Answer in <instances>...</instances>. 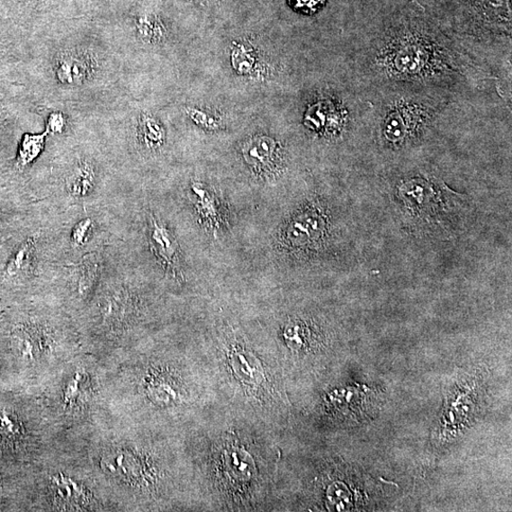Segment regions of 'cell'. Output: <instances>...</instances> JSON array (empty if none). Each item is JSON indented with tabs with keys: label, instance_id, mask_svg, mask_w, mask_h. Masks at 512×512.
<instances>
[{
	"label": "cell",
	"instance_id": "cell-1",
	"mask_svg": "<svg viewBox=\"0 0 512 512\" xmlns=\"http://www.w3.org/2000/svg\"><path fill=\"white\" fill-rule=\"evenodd\" d=\"M363 75L380 86L411 85L447 94L498 79L416 0L393 13L367 44Z\"/></svg>",
	"mask_w": 512,
	"mask_h": 512
},
{
	"label": "cell",
	"instance_id": "cell-2",
	"mask_svg": "<svg viewBox=\"0 0 512 512\" xmlns=\"http://www.w3.org/2000/svg\"><path fill=\"white\" fill-rule=\"evenodd\" d=\"M202 491L217 509L260 510L272 497L278 461L253 421L231 418L202 435Z\"/></svg>",
	"mask_w": 512,
	"mask_h": 512
},
{
	"label": "cell",
	"instance_id": "cell-3",
	"mask_svg": "<svg viewBox=\"0 0 512 512\" xmlns=\"http://www.w3.org/2000/svg\"><path fill=\"white\" fill-rule=\"evenodd\" d=\"M211 364L226 394L248 418L272 422L288 409L283 368L241 333L232 328L222 332Z\"/></svg>",
	"mask_w": 512,
	"mask_h": 512
},
{
	"label": "cell",
	"instance_id": "cell-4",
	"mask_svg": "<svg viewBox=\"0 0 512 512\" xmlns=\"http://www.w3.org/2000/svg\"><path fill=\"white\" fill-rule=\"evenodd\" d=\"M384 87L374 120L382 142L400 149L425 136L439 119L449 101V94L411 85Z\"/></svg>",
	"mask_w": 512,
	"mask_h": 512
},
{
	"label": "cell",
	"instance_id": "cell-5",
	"mask_svg": "<svg viewBox=\"0 0 512 512\" xmlns=\"http://www.w3.org/2000/svg\"><path fill=\"white\" fill-rule=\"evenodd\" d=\"M456 42L467 47L501 46L510 50L511 0H454ZM468 51V50H467ZM469 52V51H468Z\"/></svg>",
	"mask_w": 512,
	"mask_h": 512
},
{
	"label": "cell",
	"instance_id": "cell-6",
	"mask_svg": "<svg viewBox=\"0 0 512 512\" xmlns=\"http://www.w3.org/2000/svg\"><path fill=\"white\" fill-rule=\"evenodd\" d=\"M149 243L152 251L166 270L175 277H182L180 247L169 229L153 215L149 219Z\"/></svg>",
	"mask_w": 512,
	"mask_h": 512
},
{
	"label": "cell",
	"instance_id": "cell-7",
	"mask_svg": "<svg viewBox=\"0 0 512 512\" xmlns=\"http://www.w3.org/2000/svg\"><path fill=\"white\" fill-rule=\"evenodd\" d=\"M168 373L161 370L148 377V392L155 403L175 406L198 399L192 397L190 386L182 376Z\"/></svg>",
	"mask_w": 512,
	"mask_h": 512
},
{
	"label": "cell",
	"instance_id": "cell-8",
	"mask_svg": "<svg viewBox=\"0 0 512 512\" xmlns=\"http://www.w3.org/2000/svg\"><path fill=\"white\" fill-rule=\"evenodd\" d=\"M90 63L85 58L64 54L58 60L57 76L64 85H81L91 73Z\"/></svg>",
	"mask_w": 512,
	"mask_h": 512
},
{
	"label": "cell",
	"instance_id": "cell-9",
	"mask_svg": "<svg viewBox=\"0 0 512 512\" xmlns=\"http://www.w3.org/2000/svg\"><path fill=\"white\" fill-rule=\"evenodd\" d=\"M96 184L95 167L90 162L79 164L66 182L67 192L76 198H84L94 191Z\"/></svg>",
	"mask_w": 512,
	"mask_h": 512
},
{
	"label": "cell",
	"instance_id": "cell-10",
	"mask_svg": "<svg viewBox=\"0 0 512 512\" xmlns=\"http://www.w3.org/2000/svg\"><path fill=\"white\" fill-rule=\"evenodd\" d=\"M275 147L269 139H258L247 145L244 155L247 162L256 168H266L274 160Z\"/></svg>",
	"mask_w": 512,
	"mask_h": 512
},
{
	"label": "cell",
	"instance_id": "cell-11",
	"mask_svg": "<svg viewBox=\"0 0 512 512\" xmlns=\"http://www.w3.org/2000/svg\"><path fill=\"white\" fill-rule=\"evenodd\" d=\"M49 131L46 130L41 134H25L17 154V166L24 168L37 160L45 147L46 137Z\"/></svg>",
	"mask_w": 512,
	"mask_h": 512
},
{
	"label": "cell",
	"instance_id": "cell-12",
	"mask_svg": "<svg viewBox=\"0 0 512 512\" xmlns=\"http://www.w3.org/2000/svg\"><path fill=\"white\" fill-rule=\"evenodd\" d=\"M139 139L149 149L161 148L165 143V131L157 120L149 115H145L139 121Z\"/></svg>",
	"mask_w": 512,
	"mask_h": 512
},
{
	"label": "cell",
	"instance_id": "cell-13",
	"mask_svg": "<svg viewBox=\"0 0 512 512\" xmlns=\"http://www.w3.org/2000/svg\"><path fill=\"white\" fill-rule=\"evenodd\" d=\"M34 238H29L16 249L7 264L6 277L19 276L28 269L34 252Z\"/></svg>",
	"mask_w": 512,
	"mask_h": 512
},
{
	"label": "cell",
	"instance_id": "cell-14",
	"mask_svg": "<svg viewBox=\"0 0 512 512\" xmlns=\"http://www.w3.org/2000/svg\"><path fill=\"white\" fill-rule=\"evenodd\" d=\"M99 274V263L94 256H85L79 267L78 291L86 295L94 287Z\"/></svg>",
	"mask_w": 512,
	"mask_h": 512
},
{
	"label": "cell",
	"instance_id": "cell-15",
	"mask_svg": "<svg viewBox=\"0 0 512 512\" xmlns=\"http://www.w3.org/2000/svg\"><path fill=\"white\" fill-rule=\"evenodd\" d=\"M193 191L195 195H197L199 201L198 209L201 210V214L204 219H206L211 225L218 224V218L220 219L219 208L216 204L215 199L209 195V193L205 189H202L198 184L193 185Z\"/></svg>",
	"mask_w": 512,
	"mask_h": 512
},
{
	"label": "cell",
	"instance_id": "cell-16",
	"mask_svg": "<svg viewBox=\"0 0 512 512\" xmlns=\"http://www.w3.org/2000/svg\"><path fill=\"white\" fill-rule=\"evenodd\" d=\"M22 434L21 423L12 414L0 411V441L10 443Z\"/></svg>",
	"mask_w": 512,
	"mask_h": 512
},
{
	"label": "cell",
	"instance_id": "cell-17",
	"mask_svg": "<svg viewBox=\"0 0 512 512\" xmlns=\"http://www.w3.org/2000/svg\"><path fill=\"white\" fill-rule=\"evenodd\" d=\"M55 489L57 499H62L66 504L79 502L77 500L81 499V488L67 479L57 480Z\"/></svg>",
	"mask_w": 512,
	"mask_h": 512
},
{
	"label": "cell",
	"instance_id": "cell-18",
	"mask_svg": "<svg viewBox=\"0 0 512 512\" xmlns=\"http://www.w3.org/2000/svg\"><path fill=\"white\" fill-rule=\"evenodd\" d=\"M137 29L139 37L146 40H151L154 38H160L162 35V24L157 21L155 17L144 15L139 17L137 21Z\"/></svg>",
	"mask_w": 512,
	"mask_h": 512
},
{
	"label": "cell",
	"instance_id": "cell-19",
	"mask_svg": "<svg viewBox=\"0 0 512 512\" xmlns=\"http://www.w3.org/2000/svg\"><path fill=\"white\" fill-rule=\"evenodd\" d=\"M94 221L91 219L80 220L73 229L72 240L76 246H83L92 233Z\"/></svg>",
	"mask_w": 512,
	"mask_h": 512
},
{
	"label": "cell",
	"instance_id": "cell-20",
	"mask_svg": "<svg viewBox=\"0 0 512 512\" xmlns=\"http://www.w3.org/2000/svg\"><path fill=\"white\" fill-rule=\"evenodd\" d=\"M67 127V118L62 112H51L47 121V130L51 134H61Z\"/></svg>",
	"mask_w": 512,
	"mask_h": 512
},
{
	"label": "cell",
	"instance_id": "cell-21",
	"mask_svg": "<svg viewBox=\"0 0 512 512\" xmlns=\"http://www.w3.org/2000/svg\"><path fill=\"white\" fill-rule=\"evenodd\" d=\"M293 2L296 8L315 11L324 3V0H293Z\"/></svg>",
	"mask_w": 512,
	"mask_h": 512
}]
</instances>
